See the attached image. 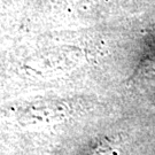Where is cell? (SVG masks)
Instances as JSON below:
<instances>
[{"label": "cell", "mask_w": 155, "mask_h": 155, "mask_svg": "<svg viewBox=\"0 0 155 155\" xmlns=\"http://www.w3.org/2000/svg\"><path fill=\"white\" fill-rule=\"evenodd\" d=\"M82 155H117L115 148L111 147L110 141H99L90 150H85Z\"/></svg>", "instance_id": "6da1fadb"}]
</instances>
